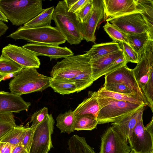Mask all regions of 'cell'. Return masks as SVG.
<instances>
[{
  "instance_id": "1",
  "label": "cell",
  "mask_w": 153,
  "mask_h": 153,
  "mask_svg": "<svg viewBox=\"0 0 153 153\" xmlns=\"http://www.w3.org/2000/svg\"><path fill=\"white\" fill-rule=\"evenodd\" d=\"M138 56V62L133 70L144 102L153 112V40H149Z\"/></svg>"
},
{
  "instance_id": "2",
  "label": "cell",
  "mask_w": 153,
  "mask_h": 153,
  "mask_svg": "<svg viewBox=\"0 0 153 153\" xmlns=\"http://www.w3.org/2000/svg\"><path fill=\"white\" fill-rule=\"evenodd\" d=\"M41 0H0V10L16 26L31 20L43 10Z\"/></svg>"
},
{
  "instance_id": "3",
  "label": "cell",
  "mask_w": 153,
  "mask_h": 153,
  "mask_svg": "<svg viewBox=\"0 0 153 153\" xmlns=\"http://www.w3.org/2000/svg\"><path fill=\"white\" fill-rule=\"evenodd\" d=\"M68 10L65 0L59 1L55 7L52 20L68 43L79 44L84 39L82 23L75 14Z\"/></svg>"
},
{
  "instance_id": "4",
  "label": "cell",
  "mask_w": 153,
  "mask_h": 153,
  "mask_svg": "<svg viewBox=\"0 0 153 153\" xmlns=\"http://www.w3.org/2000/svg\"><path fill=\"white\" fill-rule=\"evenodd\" d=\"M51 77L39 73L36 68H23L15 74L9 83L10 92L17 95L42 92L50 87Z\"/></svg>"
},
{
  "instance_id": "5",
  "label": "cell",
  "mask_w": 153,
  "mask_h": 153,
  "mask_svg": "<svg viewBox=\"0 0 153 153\" xmlns=\"http://www.w3.org/2000/svg\"><path fill=\"white\" fill-rule=\"evenodd\" d=\"M97 96L99 106L97 119L99 124L115 122L142 107L146 106L103 97L97 92Z\"/></svg>"
},
{
  "instance_id": "6",
  "label": "cell",
  "mask_w": 153,
  "mask_h": 153,
  "mask_svg": "<svg viewBox=\"0 0 153 153\" xmlns=\"http://www.w3.org/2000/svg\"><path fill=\"white\" fill-rule=\"evenodd\" d=\"M7 37L15 40L23 39L31 43L56 45L66 41L57 28L51 26L34 28L21 27Z\"/></svg>"
},
{
  "instance_id": "7",
  "label": "cell",
  "mask_w": 153,
  "mask_h": 153,
  "mask_svg": "<svg viewBox=\"0 0 153 153\" xmlns=\"http://www.w3.org/2000/svg\"><path fill=\"white\" fill-rule=\"evenodd\" d=\"M91 68L90 58L86 53L73 55L57 62L52 68L50 75L52 77L73 79Z\"/></svg>"
},
{
  "instance_id": "8",
  "label": "cell",
  "mask_w": 153,
  "mask_h": 153,
  "mask_svg": "<svg viewBox=\"0 0 153 153\" xmlns=\"http://www.w3.org/2000/svg\"><path fill=\"white\" fill-rule=\"evenodd\" d=\"M55 123L52 114H48L36 126L29 153H46L53 148L51 135Z\"/></svg>"
},
{
  "instance_id": "9",
  "label": "cell",
  "mask_w": 153,
  "mask_h": 153,
  "mask_svg": "<svg viewBox=\"0 0 153 153\" xmlns=\"http://www.w3.org/2000/svg\"><path fill=\"white\" fill-rule=\"evenodd\" d=\"M127 138L115 126L109 127L101 137L99 153H130Z\"/></svg>"
},
{
  "instance_id": "10",
  "label": "cell",
  "mask_w": 153,
  "mask_h": 153,
  "mask_svg": "<svg viewBox=\"0 0 153 153\" xmlns=\"http://www.w3.org/2000/svg\"><path fill=\"white\" fill-rule=\"evenodd\" d=\"M106 20L126 34L147 32L146 23L140 13L108 18Z\"/></svg>"
},
{
  "instance_id": "11",
  "label": "cell",
  "mask_w": 153,
  "mask_h": 153,
  "mask_svg": "<svg viewBox=\"0 0 153 153\" xmlns=\"http://www.w3.org/2000/svg\"><path fill=\"white\" fill-rule=\"evenodd\" d=\"M128 141L131 149L136 153L153 152V134L144 126L143 117L137 123Z\"/></svg>"
},
{
  "instance_id": "12",
  "label": "cell",
  "mask_w": 153,
  "mask_h": 153,
  "mask_svg": "<svg viewBox=\"0 0 153 153\" xmlns=\"http://www.w3.org/2000/svg\"><path fill=\"white\" fill-rule=\"evenodd\" d=\"M105 17H117L143 10L137 0H103Z\"/></svg>"
},
{
  "instance_id": "13",
  "label": "cell",
  "mask_w": 153,
  "mask_h": 153,
  "mask_svg": "<svg viewBox=\"0 0 153 153\" xmlns=\"http://www.w3.org/2000/svg\"><path fill=\"white\" fill-rule=\"evenodd\" d=\"M2 52L23 68L40 67V59L35 54L22 47L9 44L4 47Z\"/></svg>"
},
{
  "instance_id": "14",
  "label": "cell",
  "mask_w": 153,
  "mask_h": 153,
  "mask_svg": "<svg viewBox=\"0 0 153 153\" xmlns=\"http://www.w3.org/2000/svg\"><path fill=\"white\" fill-rule=\"evenodd\" d=\"M93 7L89 16L82 23L83 39L87 42H94L95 33L99 23L104 16L103 0H92Z\"/></svg>"
},
{
  "instance_id": "15",
  "label": "cell",
  "mask_w": 153,
  "mask_h": 153,
  "mask_svg": "<svg viewBox=\"0 0 153 153\" xmlns=\"http://www.w3.org/2000/svg\"><path fill=\"white\" fill-rule=\"evenodd\" d=\"M105 83H119L126 86L142 98L144 102L143 94L135 79L133 69L126 65L105 74Z\"/></svg>"
},
{
  "instance_id": "16",
  "label": "cell",
  "mask_w": 153,
  "mask_h": 153,
  "mask_svg": "<svg viewBox=\"0 0 153 153\" xmlns=\"http://www.w3.org/2000/svg\"><path fill=\"white\" fill-rule=\"evenodd\" d=\"M22 47L30 51L37 56H43L53 59L65 58L74 55V53L66 47L50 44L30 43L27 44Z\"/></svg>"
},
{
  "instance_id": "17",
  "label": "cell",
  "mask_w": 153,
  "mask_h": 153,
  "mask_svg": "<svg viewBox=\"0 0 153 153\" xmlns=\"http://www.w3.org/2000/svg\"><path fill=\"white\" fill-rule=\"evenodd\" d=\"M31 105L20 96L11 92L0 91V112L10 111L18 113L22 111H27Z\"/></svg>"
},
{
  "instance_id": "18",
  "label": "cell",
  "mask_w": 153,
  "mask_h": 153,
  "mask_svg": "<svg viewBox=\"0 0 153 153\" xmlns=\"http://www.w3.org/2000/svg\"><path fill=\"white\" fill-rule=\"evenodd\" d=\"M146 106H143L117 121L112 123V125L120 131L128 140L131 136L137 123L143 117V113Z\"/></svg>"
},
{
  "instance_id": "19",
  "label": "cell",
  "mask_w": 153,
  "mask_h": 153,
  "mask_svg": "<svg viewBox=\"0 0 153 153\" xmlns=\"http://www.w3.org/2000/svg\"><path fill=\"white\" fill-rule=\"evenodd\" d=\"M123 53L121 49L97 59H90L94 81L104 75L107 68Z\"/></svg>"
},
{
  "instance_id": "20",
  "label": "cell",
  "mask_w": 153,
  "mask_h": 153,
  "mask_svg": "<svg viewBox=\"0 0 153 153\" xmlns=\"http://www.w3.org/2000/svg\"><path fill=\"white\" fill-rule=\"evenodd\" d=\"M97 92H89L88 97L85 99L74 111L75 117L86 114H91L97 118L99 111Z\"/></svg>"
},
{
  "instance_id": "21",
  "label": "cell",
  "mask_w": 153,
  "mask_h": 153,
  "mask_svg": "<svg viewBox=\"0 0 153 153\" xmlns=\"http://www.w3.org/2000/svg\"><path fill=\"white\" fill-rule=\"evenodd\" d=\"M121 50L119 43L112 41L95 44L85 53L91 60Z\"/></svg>"
},
{
  "instance_id": "22",
  "label": "cell",
  "mask_w": 153,
  "mask_h": 153,
  "mask_svg": "<svg viewBox=\"0 0 153 153\" xmlns=\"http://www.w3.org/2000/svg\"><path fill=\"white\" fill-rule=\"evenodd\" d=\"M50 87L55 92L62 95L76 92V85L72 79L51 77L50 80Z\"/></svg>"
},
{
  "instance_id": "23",
  "label": "cell",
  "mask_w": 153,
  "mask_h": 153,
  "mask_svg": "<svg viewBox=\"0 0 153 153\" xmlns=\"http://www.w3.org/2000/svg\"><path fill=\"white\" fill-rule=\"evenodd\" d=\"M55 7L52 6L44 9L36 17L23 26L26 28H34L51 26V21Z\"/></svg>"
},
{
  "instance_id": "24",
  "label": "cell",
  "mask_w": 153,
  "mask_h": 153,
  "mask_svg": "<svg viewBox=\"0 0 153 153\" xmlns=\"http://www.w3.org/2000/svg\"><path fill=\"white\" fill-rule=\"evenodd\" d=\"M97 92L99 94L102 96L116 100L146 105L143 99L135 94H125L111 92L106 90L103 87L100 88Z\"/></svg>"
},
{
  "instance_id": "25",
  "label": "cell",
  "mask_w": 153,
  "mask_h": 153,
  "mask_svg": "<svg viewBox=\"0 0 153 153\" xmlns=\"http://www.w3.org/2000/svg\"><path fill=\"white\" fill-rule=\"evenodd\" d=\"M70 153H97L87 143L84 137L74 135L68 141Z\"/></svg>"
},
{
  "instance_id": "26",
  "label": "cell",
  "mask_w": 153,
  "mask_h": 153,
  "mask_svg": "<svg viewBox=\"0 0 153 153\" xmlns=\"http://www.w3.org/2000/svg\"><path fill=\"white\" fill-rule=\"evenodd\" d=\"M75 119L74 111L69 110L58 115L56 118V126L61 133L69 134L75 131Z\"/></svg>"
},
{
  "instance_id": "27",
  "label": "cell",
  "mask_w": 153,
  "mask_h": 153,
  "mask_svg": "<svg viewBox=\"0 0 153 153\" xmlns=\"http://www.w3.org/2000/svg\"><path fill=\"white\" fill-rule=\"evenodd\" d=\"M143 12L141 13L146 23L150 39L153 40V0H137Z\"/></svg>"
},
{
  "instance_id": "28",
  "label": "cell",
  "mask_w": 153,
  "mask_h": 153,
  "mask_svg": "<svg viewBox=\"0 0 153 153\" xmlns=\"http://www.w3.org/2000/svg\"><path fill=\"white\" fill-rule=\"evenodd\" d=\"M98 124L97 118L91 114H86L75 117L74 130H92Z\"/></svg>"
},
{
  "instance_id": "29",
  "label": "cell",
  "mask_w": 153,
  "mask_h": 153,
  "mask_svg": "<svg viewBox=\"0 0 153 153\" xmlns=\"http://www.w3.org/2000/svg\"><path fill=\"white\" fill-rule=\"evenodd\" d=\"M27 127L21 125L14 127L0 140V141L7 142L13 147L21 143Z\"/></svg>"
},
{
  "instance_id": "30",
  "label": "cell",
  "mask_w": 153,
  "mask_h": 153,
  "mask_svg": "<svg viewBox=\"0 0 153 153\" xmlns=\"http://www.w3.org/2000/svg\"><path fill=\"white\" fill-rule=\"evenodd\" d=\"M126 35L130 46L137 54L143 49L150 39L147 32Z\"/></svg>"
},
{
  "instance_id": "31",
  "label": "cell",
  "mask_w": 153,
  "mask_h": 153,
  "mask_svg": "<svg viewBox=\"0 0 153 153\" xmlns=\"http://www.w3.org/2000/svg\"><path fill=\"white\" fill-rule=\"evenodd\" d=\"M23 68L2 52L0 56V75L5 77L9 74H15Z\"/></svg>"
},
{
  "instance_id": "32",
  "label": "cell",
  "mask_w": 153,
  "mask_h": 153,
  "mask_svg": "<svg viewBox=\"0 0 153 153\" xmlns=\"http://www.w3.org/2000/svg\"><path fill=\"white\" fill-rule=\"evenodd\" d=\"M14 117L12 112H0V140L16 126Z\"/></svg>"
},
{
  "instance_id": "33",
  "label": "cell",
  "mask_w": 153,
  "mask_h": 153,
  "mask_svg": "<svg viewBox=\"0 0 153 153\" xmlns=\"http://www.w3.org/2000/svg\"><path fill=\"white\" fill-rule=\"evenodd\" d=\"M72 79L75 83L77 93L85 89L94 82L92 67L82 72Z\"/></svg>"
},
{
  "instance_id": "34",
  "label": "cell",
  "mask_w": 153,
  "mask_h": 153,
  "mask_svg": "<svg viewBox=\"0 0 153 153\" xmlns=\"http://www.w3.org/2000/svg\"><path fill=\"white\" fill-rule=\"evenodd\" d=\"M103 28L113 42L118 43L124 42L129 45L126 34L113 25L107 22Z\"/></svg>"
},
{
  "instance_id": "35",
  "label": "cell",
  "mask_w": 153,
  "mask_h": 153,
  "mask_svg": "<svg viewBox=\"0 0 153 153\" xmlns=\"http://www.w3.org/2000/svg\"><path fill=\"white\" fill-rule=\"evenodd\" d=\"M103 87L106 90L111 92L125 94L137 95L129 87L120 83L104 82Z\"/></svg>"
},
{
  "instance_id": "36",
  "label": "cell",
  "mask_w": 153,
  "mask_h": 153,
  "mask_svg": "<svg viewBox=\"0 0 153 153\" xmlns=\"http://www.w3.org/2000/svg\"><path fill=\"white\" fill-rule=\"evenodd\" d=\"M119 43L128 63L130 62L137 63L138 62V54L128 44L122 42Z\"/></svg>"
},
{
  "instance_id": "37",
  "label": "cell",
  "mask_w": 153,
  "mask_h": 153,
  "mask_svg": "<svg viewBox=\"0 0 153 153\" xmlns=\"http://www.w3.org/2000/svg\"><path fill=\"white\" fill-rule=\"evenodd\" d=\"M48 114V108L44 107L34 113L31 116L30 123L32 122L30 128L34 129Z\"/></svg>"
},
{
  "instance_id": "38",
  "label": "cell",
  "mask_w": 153,
  "mask_h": 153,
  "mask_svg": "<svg viewBox=\"0 0 153 153\" xmlns=\"http://www.w3.org/2000/svg\"><path fill=\"white\" fill-rule=\"evenodd\" d=\"M93 7L92 0H89L85 5L77 14H75L82 23L84 22L91 13Z\"/></svg>"
},
{
  "instance_id": "39",
  "label": "cell",
  "mask_w": 153,
  "mask_h": 153,
  "mask_svg": "<svg viewBox=\"0 0 153 153\" xmlns=\"http://www.w3.org/2000/svg\"><path fill=\"white\" fill-rule=\"evenodd\" d=\"M34 129L27 127L21 144L29 153L31 147Z\"/></svg>"
},
{
  "instance_id": "40",
  "label": "cell",
  "mask_w": 153,
  "mask_h": 153,
  "mask_svg": "<svg viewBox=\"0 0 153 153\" xmlns=\"http://www.w3.org/2000/svg\"><path fill=\"white\" fill-rule=\"evenodd\" d=\"M89 0H76L68 8V11L76 14L85 5Z\"/></svg>"
},
{
  "instance_id": "41",
  "label": "cell",
  "mask_w": 153,
  "mask_h": 153,
  "mask_svg": "<svg viewBox=\"0 0 153 153\" xmlns=\"http://www.w3.org/2000/svg\"><path fill=\"white\" fill-rule=\"evenodd\" d=\"M13 148L10 143L0 141V153H12Z\"/></svg>"
},
{
  "instance_id": "42",
  "label": "cell",
  "mask_w": 153,
  "mask_h": 153,
  "mask_svg": "<svg viewBox=\"0 0 153 153\" xmlns=\"http://www.w3.org/2000/svg\"><path fill=\"white\" fill-rule=\"evenodd\" d=\"M12 153H28L22 144L20 143L13 147Z\"/></svg>"
},
{
  "instance_id": "43",
  "label": "cell",
  "mask_w": 153,
  "mask_h": 153,
  "mask_svg": "<svg viewBox=\"0 0 153 153\" xmlns=\"http://www.w3.org/2000/svg\"><path fill=\"white\" fill-rule=\"evenodd\" d=\"M8 29L7 26L3 22L0 20V38L5 33Z\"/></svg>"
},
{
  "instance_id": "44",
  "label": "cell",
  "mask_w": 153,
  "mask_h": 153,
  "mask_svg": "<svg viewBox=\"0 0 153 153\" xmlns=\"http://www.w3.org/2000/svg\"><path fill=\"white\" fill-rule=\"evenodd\" d=\"M0 20L5 22H8V20L3 13L0 10Z\"/></svg>"
},
{
  "instance_id": "45",
  "label": "cell",
  "mask_w": 153,
  "mask_h": 153,
  "mask_svg": "<svg viewBox=\"0 0 153 153\" xmlns=\"http://www.w3.org/2000/svg\"><path fill=\"white\" fill-rule=\"evenodd\" d=\"M4 77H5V76L0 75V82L3 79Z\"/></svg>"
},
{
  "instance_id": "46",
  "label": "cell",
  "mask_w": 153,
  "mask_h": 153,
  "mask_svg": "<svg viewBox=\"0 0 153 153\" xmlns=\"http://www.w3.org/2000/svg\"><path fill=\"white\" fill-rule=\"evenodd\" d=\"M130 153H136L133 150L131 149Z\"/></svg>"
},
{
  "instance_id": "47",
  "label": "cell",
  "mask_w": 153,
  "mask_h": 153,
  "mask_svg": "<svg viewBox=\"0 0 153 153\" xmlns=\"http://www.w3.org/2000/svg\"><path fill=\"white\" fill-rule=\"evenodd\" d=\"M48 152H47L46 153H48Z\"/></svg>"
},
{
  "instance_id": "48",
  "label": "cell",
  "mask_w": 153,
  "mask_h": 153,
  "mask_svg": "<svg viewBox=\"0 0 153 153\" xmlns=\"http://www.w3.org/2000/svg\"><path fill=\"white\" fill-rule=\"evenodd\" d=\"M153 153V152H152V153Z\"/></svg>"
}]
</instances>
